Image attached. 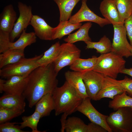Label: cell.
Returning a JSON list of instances; mask_svg holds the SVG:
<instances>
[{
  "label": "cell",
  "mask_w": 132,
  "mask_h": 132,
  "mask_svg": "<svg viewBox=\"0 0 132 132\" xmlns=\"http://www.w3.org/2000/svg\"><path fill=\"white\" fill-rule=\"evenodd\" d=\"M108 116L107 122L112 132H132V108L122 107Z\"/></svg>",
  "instance_id": "cell-5"
},
{
  "label": "cell",
  "mask_w": 132,
  "mask_h": 132,
  "mask_svg": "<svg viewBox=\"0 0 132 132\" xmlns=\"http://www.w3.org/2000/svg\"><path fill=\"white\" fill-rule=\"evenodd\" d=\"M35 110L41 115V118L49 116L55 109V104L52 94H47L42 97L35 105Z\"/></svg>",
  "instance_id": "cell-21"
},
{
  "label": "cell",
  "mask_w": 132,
  "mask_h": 132,
  "mask_svg": "<svg viewBox=\"0 0 132 132\" xmlns=\"http://www.w3.org/2000/svg\"><path fill=\"white\" fill-rule=\"evenodd\" d=\"M97 58L96 56L87 59L79 57L70 66V69L73 71L80 73L93 70L96 64Z\"/></svg>",
  "instance_id": "cell-26"
},
{
  "label": "cell",
  "mask_w": 132,
  "mask_h": 132,
  "mask_svg": "<svg viewBox=\"0 0 132 132\" xmlns=\"http://www.w3.org/2000/svg\"><path fill=\"white\" fill-rule=\"evenodd\" d=\"M108 107L114 111L122 107L132 108V97L128 95L126 92L124 91L115 96L109 101Z\"/></svg>",
  "instance_id": "cell-28"
},
{
  "label": "cell",
  "mask_w": 132,
  "mask_h": 132,
  "mask_svg": "<svg viewBox=\"0 0 132 132\" xmlns=\"http://www.w3.org/2000/svg\"><path fill=\"white\" fill-rule=\"evenodd\" d=\"M17 19V14L13 5H8L4 8L0 16V30L10 33Z\"/></svg>",
  "instance_id": "cell-16"
},
{
  "label": "cell",
  "mask_w": 132,
  "mask_h": 132,
  "mask_svg": "<svg viewBox=\"0 0 132 132\" xmlns=\"http://www.w3.org/2000/svg\"><path fill=\"white\" fill-rule=\"evenodd\" d=\"M6 80L0 79V92L5 94H22L27 85L28 76H13Z\"/></svg>",
  "instance_id": "cell-11"
},
{
  "label": "cell",
  "mask_w": 132,
  "mask_h": 132,
  "mask_svg": "<svg viewBox=\"0 0 132 132\" xmlns=\"http://www.w3.org/2000/svg\"><path fill=\"white\" fill-rule=\"evenodd\" d=\"M124 25L130 42V44L132 47V14L125 20Z\"/></svg>",
  "instance_id": "cell-36"
},
{
  "label": "cell",
  "mask_w": 132,
  "mask_h": 132,
  "mask_svg": "<svg viewBox=\"0 0 132 132\" xmlns=\"http://www.w3.org/2000/svg\"><path fill=\"white\" fill-rule=\"evenodd\" d=\"M87 127L80 118L73 116L66 119L64 130L66 132H87Z\"/></svg>",
  "instance_id": "cell-29"
},
{
  "label": "cell",
  "mask_w": 132,
  "mask_h": 132,
  "mask_svg": "<svg viewBox=\"0 0 132 132\" xmlns=\"http://www.w3.org/2000/svg\"><path fill=\"white\" fill-rule=\"evenodd\" d=\"M24 50L9 49L0 54V68L25 57Z\"/></svg>",
  "instance_id": "cell-19"
},
{
  "label": "cell",
  "mask_w": 132,
  "mask_h": 132,
  "mask_svg": "<svg viewBox=\"0 0 132 132\" xmlns=\"http://www.w3.org/2000/svg\"><path fill=\"white\" fill-rule=\"evenodd\" d=\"M82 74L88 97L94 100L102 87L105 76L93 70L82 73Z\"/></svg>",
  "instance_id": "cell-12"
},
{
  "label": "cell",
  "mask_w": 132,
  "mask_h": 132,
  "mask_svg": "<svg viewBox=\"0 0 132 132\" xmlns=\"http://www.w3.org/2000/svg\"><path fill=\"white\" fill-rule=\"evenodd\" d=\"M23 112L18 110L0 108V124L8 122Z\"/></svg>",
  "instance_id": "cell-33"
},
{
  "label": "cell",
  "mask_w": 132,
  "mask_h": 132,
  "mask_svg": "<svg viewBox=\"0 0 132 132\" xmlns=\"http://www.w3.org/2000/svg\"><path fill=\"white\" fill-rule=\"evenodd\" d=\"M43 54L30 58L24 57L18 62L6 66L0 69V76L6 78L13 76H28L39 66L37 61Z\"/></svg>",
  "instance_id": "cell-4"
},
{
  "label": "cell",
  "mask_w": 132,
  "mask_h": 132,
  "mask_svg": "<svg viewBox=\"0 0 132 132\" xmlns=\"http://www.w3.org/2000/svg\"><path fill=\"white\" fill-rule=\"evenodd\" d=\"M66 81L76 90L79 96L83 99L88 97L82 78V73L68 71L65 72Z\"/></svg>",
  "instance_id": "cell-17"
},
{
  "label": "cell",
  "mask_w": 132,
  "mask_h": 132,
  "mask_svg": "<svg viewBox=\"0 0 132 132\" xmlns=\"http://www.w3.org/2000/svg\"><path fill=\"white\" fill-rule=\"evenodd\" d=\"M114 35L111 51L123 57L132 56L129 48L130 45L126 37L127 33L124 24L113 25Z\"/></svg>",
  "instance_id": "cell-7"
},
{
  "label": "cell",
  "mask_w": 132,
  "mask_h": 132,
  "mask_svg": "<svg viewBox=\"0 0 132 132\" xmlns=\"http://www.w3.org/2000/svg\"><path fill=\"white\" fill-rule=\"evenodd\" d=\"M99 9L104 18L113 25L124 24L120 20L114 0H103L100 3Z\"/></svg>",
  "instance_id": "cell-14"
},
{
  "label": "cell",
  "mask_w": 132,
  "mask_h": 132,
  "mask_svg": "<svg viewBox=\"0 0 132 132\" xmlns=\"http://www.w3.org/2000/svg\"><path fill=\"white\" fill-rule=\"evenodd\" d=\"M105 77L108 81L112 84L123 88L129 96L132 97V79L126 76L121 80H117L107 76Z\"/></svg>",
  "instance_id": "cell-32"
},
{
  "label": "cell",
  "mask_w": 132,
  "mask_h": 132,
  "mask_svg": "<svg viewBox=\"0 0 132 132\" xmlns=\"http://www.w3.org/2000/svg\"><path fill=\"white\" fill-rule=\"evenodd\" d=\"M30 24L33 27L36 35L45 40H53L54 28L49 25L43 18L33 15Z\"/></svg>",
  "instance_id": "cell-13"
},
{
  "label": "cell",
  "mask_w": 132,
  "mask_h": 132,
  "mask_svg": "<svg viewBox=\"0 0 132 132\" xmlns=\"http://www.w3.org/2000/svg\"><path fill=\"white\" fill-rule=\"evenodd\" d=\"M129 48L132 55V47L131 45L130 44L129 47Z\"/></svg>",
  "instance_id": "cell-39"
},
{
  "label": "cell",
  "mask_w": 132,
  "mask_h": 132,
  "mask_svg": "<svg viewBox=\"0 0 132 132\" xmlns=\"http://www.w3.org/2000/svg\"><path fill=\"white\" fill-rule=\"evenodd\" d=\"M121 21L125 20L132 14V0H114Z\"/></svg>",
  "instance_id": "cell-30"
},
{
  "label": "cell",
  "mask_w": 132,
  "mask_h": 132,
  "mask_svg": "<svg viewBox=\"0 0 132 132\" xmlns=\"http://www.w3.org/2000/svg\"><path fill=\"white\" fill-rule=\"evenodd\" d=\"M121 73L128 75L132 77V68H124L122 70Z\"/></svg>",
  "instance_id": "cell-38"
},
{
  "label": "cell",
  "mask_w": 132,
  "mask_h": 132,
  "mask_svg": "<svg viewBox=\"0 0 132 132\" xmlns=\"http://www.w3.org/2000/svg\"><path fill=\"white\" fill-rule=\"evenodd\" d=\"M82 0H54L58 6L60 12L59 21H68L74 7Z\"/></svg>",
  "instance_id": "cell-23"
},
{
  "label": "cell",
  "mask_w": 132,
  "mask_h": 132,
  "mask_svg": "<svg viewBox=\"0 0 132 132\" xmlns=\"http://www.w3.org/2000/svg\"><path fill=\"white\" fill-rule=\"evenodd\" d=\"M11 42L10 33L0 30V53H2L10 49Z\"/></svg>",
  "instance_id": "cell-35"
},
{
  "label": "cell",
  "mask_w": 132,
  "mask_h": 132,
  "mask_svg": "<svg viewBox=\"0 0 132 132\" xmlns=\"http://www.w3.org/2000/svg\"><path fill=\"white\" fill-rule=\"evenodd\" d=\"M41 118L40 114L35 110L34 112L31 115L22 117V122L19 124L22 129L26 127H28L31 129L32 132H41L38 130L37 126Z\"/></svg>",
  "instance_id": "cell-31"
},
{
  "label": "cell",
  "mask_w": 132,
  "mask_h": 132,
  "mask_svg": "<svg viewBox=\"0 0 132 132\" xmlns=\"http://www.w3.org/2000/svg\"><path fill=\"white\" fill-rule=\"evenodd\" d=\"M92 25L91 22H88L82 25L76 32L69 34L64 39L66 43L73 44L79 41H83L85 43L92 41L88 35V31Z\"/></svg>",
  "instance_id": "cell-20"
},
{
  "label": "cell",
  "mask_w": 132,
  "mask_h": 132,
  "mask_svg": "<svg viewBox=\"0 0 132 132\" xmlns=\"http://www.w3.org/2000/svg\"><path fill=\"white\" fill-rule=\"evenodd\" d=\"M56 116L63 113L61 121L65 122L67 116L77 111L83 99L75 89L66 81L63 85L57 87L52 93Z\"/></svg>",
  "instance_id": "cell-2"
},
{
  "label": "cell",
  "mask_w": 132,
  "mask_h": 132,
  "mask_svg": "<svg viewBox=\"0 0 132 132\" xmlns=\"http://www.w3.org/2000/svg\"><path fill=\"white\" fill-rule=\"evenodd\" d=\"M85 43L87 49H94L97 53L104 54L111 51L112 43L106 35H104L98 42L88 41Z\"/></svg>",
  "instance_id": "cell-27"
},
{
  "label": "cell",
  "mask_w": 132,
  "mask_h": 132,
  "mask_svg": "<svg viewBox=\"0 0 132 132\" xmlns=\"http://www.w3.org/2000/svg\"><path fill=\"white\" fill-rule=\"evenodd\" d=\"M82 25L81 23H73L68 20L60 21L58 25L54 28L53 40L61 39L64 36L69 34L74 31L79 29Z\"/></svg>",
  "instance_id": "cell-22"
},
{
  "label": "cell",
  "mask_w": 132,
  "mask_h": 132,
  "mask_svg": "<svg viewBox=\"0 0 132 132\" xmlns=\"http://www.w3.org/2000/svg\"><path fill=\"white\" fill-rule=\"evenodd\" d=\"M89 97L83 100L77 108V111L84 114L91 122L99 124L108 132L112 131L107 122L108 115L99 112L94 107Z\"/></svg>",
  "instance_id": "cell-8"
},
{
  "label": "cell",
  "mask_w": 132,
  "mask_h": 132,
  "mask_svg": "<svg viewBox=\"0 0 132 132\" xmlns=\"http://www.w3.org/2000/svg\"><path fill=\"white\" fill-rule=\"evenodd\" d=\"M61 45L59 42H57L44 52L43 56L37 61L39 66H45L53 63L60 53Z\"/></svg>",
  "instance_id": "cell-24"
},
{
  "label": "cell",
  "mask_w": 132,
  "mask_h": 132,
  "mask_svg": "<svg viewBox=\"0 0 132 132\" xmlns=\"http://www.w3.org/2000/svg\"><path fill=\"white\" fill-rule=\"evenodd\" d=\"M107 131L100 125L91 122L87 125V132H107Z\"/></svg>",
  "instance_id": "cell-37"
},
{
  "label": "cell",
  "mask_w": 132,
  "mask_h": 132,
  "mask_svg": "<svg viewBox=\"0 0 132 132\" xmlns=\"http://www.w3.org/2000/svg\"><path fill=\"white\" fill-rule=\"evenodd\" d=\"M58 74L53 63L45 66H38L29 74L22 95L27 100L30 108L35 106L45 95L52 94L58 84Z\"/></svg>",
  "instance_id": "cell-1"
},
{
  "label": "cell",
  "mask_w": 132,
  "mask_h": 132,
  "mask_svg": "<svg viewBox=\"0 0 132 132\" xmlns=\"http://www.w3.org/2000/svg\"><path fill=\"white\" fill-rule=\"evenodd\" d=\"M36 36L34 32L27 33L24 30L16 41L11 42L10 49L24 50L26 47L36 42Z\"/></svg>",
  "instance_id": "cell-25"
},
{
  "label": "cell",
  "mask_w": 132,
  "mask_h": 132,
  "mask_svg": "<svg viewBox=\"0 0 132 132\" xmlns=\"http://www.w3.org/2000/svg\"><path fill=\"white\" fill-rule=\"evenodd\" d=\"M126 61L123 57L114 52L101 54L98 57L93 70L105 76L116 79L125 68Z\"/></svg>",
  "instance_id": "cell-3"
},
{
  "label": "cell",
  "mask_w": 132,
  "mask_h": 132,
  "mask_svg": "<svg viewBox=\"0 0 132 132\" xmlns=\"http://www.w3.org/2000/svg\"><path fill=\"white\" fill-rule=\"evenodd\" d=\"M25 98L22 94H5L0 98V108L25 111Z\"/></svg>",
  "instance_id": "cell-15"
},
{
  "label": "cell",
  "mask_w": 132,
  "mask_h": 132,
  "mask_svg": "<svg viewBox=\"0 0 132 132\" xmlns=\"http://www.w3.org/2000/svg\"><path fill=\"white\" fill-rule=\"evenodd\" d=\"M19 124L16 122H6L0 124V132H28L22 130L20 125H15Z\"/></svg>",
  "instance_id": "cell-34"
},
{
  "label": "cell",
  "mask_w": 132,
  "mask_h": 132,
  "mask_svg": "<svg viewBox=\"0 0 132 132\" xmlns=\"http://www.w3.org/2000/svg\"><path fill=\"white\" fill-rule=\"evenodd\" d=\"M124 91H125L123 88L110 82L105 77L102 87L97 94L94 100H99L106 98L112 99L116 95Z\"/></svg>",
  "instance_id": "cell-18"
},
{
  "label": "cell",
  "mask_w": 132,
  "mask_h": 132,
  "mask_svg": "<svg viewBox=\"0 0 132 132\" xmlns=\"http://www.w3.org/2000/svg\"><path fill=\"white\" fill-rule=\"evenodd\" d=\"M81 52L73 44L66 42L61 44L60 53L53 62L56 72L58 73L64 67L72 65L80 57Z\"/></svg>",
  "instance_id": "cell-6"
},
{
  "label": "cell",
  "mask_w": 132,
  "mask_h": 132,
  "mask_svg": "<svg viewBox=\"0 0 132 132\" xmlns=\"http://www.w3.org/2000/svg\"><path fill=\"white\" fill-rule=\"evenodd\" d=\"M18 6L19 15L10 33V39L11 42H13L16 38L19 37L23 31L30 24L33 15L30 6L19 2Z\"/></svg>",
  "instance_id": "cell-9"
},
{
  "label": "cell",
  "mask_w": 132,
  "mask_h": 132,
  "mask_svg": "<svg viewBox=\"0 0 132 132\" xmlns=\"http://www.w3.org/2000/svg\"><path fill=\"white\" fill-rule=\"evenodd\" d=\"M82 4L78 11L71 16L68 21L73 23H78L84 22H93L102 27L111 24L108 20L99 16L91 11L88 7L87 0H82Z\"/></svg>",
  "instance_id": "cell-10"
}]
</instances>
